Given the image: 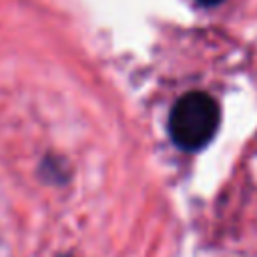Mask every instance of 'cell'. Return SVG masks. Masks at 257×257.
<instances>
[{
    "label": "cell",
    "instance_id": "1",
    "mask_svg": "<svg viewBox=\"0 0 257 257\" xmlns=\"http://www.w3.org/2000/svg\"><path fill=\"white\" fill-rule=\"evenodd\" d=\"M219 122L221 112L217 100L203 90H191L173 104L169 135L181 151L195 153L213 141Z\"/></svg>",
    "mask_w": 257,
    "mask_h": 257
},
{
    "label": "cell",
    "instance_id": "2",
    "mask_svg": "<svg viewBox=\"0 0 257 257\" xmlns=\"http://www.w3.org/2000/svg\"><path fill=\"white\" fill-rule=\"evenodd\" d=\"M40 177L50 183H66L70 177V169L62 159H44L40 165Z\"/></svg>",
    "mask_w": 257,
    "mask_h": 257
},
{
    "label": "cell",
    "instance_id": "3",
    "mask_svg": "<svg viewBox=\"0 0 257 257\" xmlns=\"http://www.w3.org/2000/svg\"><path fill=\"white\" fill-rule=\"evenodd\" d=\"M199 4H203V6H215V4H219V2H223V0H197Z\"/></svg>",
    "mask_w": 257,
    "mask_h": 257
}]
</instances>
